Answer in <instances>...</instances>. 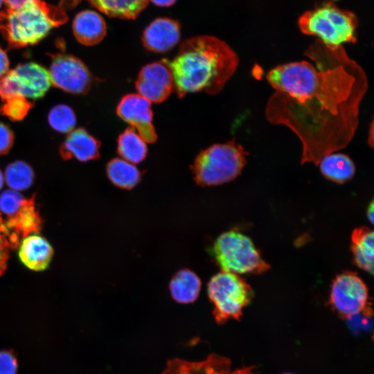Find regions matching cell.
Listing matches in <instances>:
<instances>
[{"instance_id":"cell-20","label":"cell","mask_w":374,"mask_h":374,"mask_svg":"<svg viewBox=\"0 0 374 374\" xmlns=\"http://www.w3.org/2000/svg\"><path fill=\"white\" fill-rule=\"evenodd\" d=\"M373 231L367 227H359L353 231L351 249L357 265L373 274Z\"/></svg>"},{"instance_id":"cell-15","label":"cell","mask_w":374,"mask_h":374,"mask_svg":"<svg viewBox=\"0 0 374 374\" xmlns=\"http://www.w3.org/2000/svg\"><path fill=\"white\" fill-rule=\"evenodd\" d=\"M100 142L85 129L80 127L68 133L60 148V154L64 159L75 158L82 162L99 157Z\"/></svg>"},{"instance_id":"cell-26","label":"cell","mask_w":374,"mask_h":374,"mask_svg":"<svg viewBox=\"0 0 374 374\" xmlns=\"http://www.w3.org/2000/svg\"><path fill=\"white\" fill-rule=\"evenodd\" d=\"M1 101L0 114L14 121L24 119L33 106V102L19 96L8 98Z\"/></svg>"},{"instance_id":"cell-30","label":"cell","mask_w":374,"mask_h":374,"mask_svg":"<svg viewBox=\"0 0 374 374\" xmlns=\"http://www.w3.org/2000/svg\"><path fill=\"white\" fill-rule=\"evenodd\" d=\"M10 61L6 52L0 48V78L6 75L9 69Z\"/></svg>"},{"instance_id":"cell-32","label":"cell","mask_w":374,"mask_h":374,"mask_svg":"<svg viewBox=\"0 0 374 374\" xmlns=\"http://www.w3.org/2000/svg\"><path fill=\"white\" fill-rule=\"evenodd\" d=\"M153 3L161 7H168L174 4L177 0H149Z\"/></svg>"},{"instance_id":"cell-33","label":"cell","mask_w":374,"mask_h":374,"mask_svg":"<svg viewBox=\"0 0 374 374\" xmlns=\"http://www.w3.org/2000/svg\"><path fill=\"white\" fill-rule=\"evenodd\" d=\"M29 0H4L7 8H17Z\"/></svg>"},{"instance_id":"cell-13","label":"cell","mask_w":374,"mask_h":374,"mask_svg":"<svg viewBox=\"0 0 374 374\" xmlns=\"http://www.w3.org/2000/svg\"><path fill=\"white\" fill-rule=\"evenodd\" d=\"M119 118L133 127L147 143L157 140L151 103L138 93L124 96L116 107Z\"/></svg>"},{"instance_id":"cell-6","label":"cell","mask_w":374,"mask_h":374,"mask_svg":"<svg viewBox=\"0 0 374 374\" xmlns=\"http://www.w3.org/2000/svg\"><path fill=\"white\" fill-rule=\"evenodd\" d=\"M212 253L222 271L233 274H259L269 269L252 241L242 233L230 231L215 241Z\"/></svg>"},{"instance_id":"cell-37","label":"cell","mask_w":374,"mask_h":374,"mask_svg":"<svg viewBox=\"0 0 374 374\" xmlns=\"http://www.w3.org/2000/svg\"><path fill=\"white\" fill-rule=\"evenodd\" d=\"M3 175L0 168V190L1 189L3 184Z\"/></svg>"},{"instance_id":"cell-29","label":"cell","mask_w":374,"mask_h":374,"mask_svg":"<svg viewBox=\"0 0 374 374\" xmlns=\"http://www.w3.org/2000/svg\"><path fill=\"white\" fill-rule=\"evenodd\" d=\"M17 362L9 351H0V374H17Z\"/></svg>"},{"instance_id":"cell-22","label":"cell","mask_w":374,"mask_h":374,"mask_svg":"<svg viewBox=\"0 0 374 374\" xmlns=\"http://www.w3.org/2000/svg\"><path fill=\"white\" fill-rule=\"evenodd\" d=\"M147 143L132 127L126 128L117 141V152L121 159L133 164L143 161L148 154Z\"/></svg>"},{"instance_id":"cell-2","label":"cell","mask_w":374,"mask_h":374,"mask_svg":"<svg viewBox=\"0 0 374 374\" xmlns=\"http://www.w3.org/2000/svg\"><path fill=\"white\" fill-rule=\"evenodd\" d=\"M174 90L179 98L188 93H219L239 64L236 53L223 40L199 35L184 41L172 60L166 59Z\"/></svg>"},{"instance_id":"cell-17","label":"cell","mask_w":374,"mask_h":374,"mask_svg":"<svg viewBox=\"0 0 374 374\" xmlns=\"http://www.w3.org/2000/svg\"><path fill=\"white\" fill-rule=\"evenodd\" d=\"M72 28L75 39L84 46L98 44L107 33V26L103 17L91 10L78 13L73 19Z\"/></svg>"},{"instance_id":"cell-19","label":"cell","mask_w":374,"mask_h":374,"mask_svg":"<svg viewBox=\"0 0 374 374\" xmlns=\"http://www.w3.org/2000/svg\"><path fill=\"white\" fill-rule=\"evenodd\" d=\"M318 165L325 177L339 184L350 180L355 172L352 159L341 153H330L323 157Z\"/></svg>"},{"instance_id":"cell-34","label":"cell","mask_w":374,"mask_h":374,"mask_svg":"<svg viewBox=\"0 0 374 374\" xmlns=\"http://www.w3.org/2000/svg\"><path fill=\"white\" fill-rule=\"evenodd\" d=\"M373 209H374L373 202H371L370 205L368 206V211H367L368 218L369 219L371 223L373 222V215H374Z\"/></svg>"},{"instance_id":"cell-23","label":"cell","mask_w":374,"mask_h":374,"mask_svg":"<svg viewBox=\"0 0 374 374\" xmlns=\"http://www.w3.org/2000/svg\"><path fill=\"white\" fill-rule=\"evenodd\" d=\"M106 172L111 182L121 188L131 189L141 180V173L134 164L121 158H114L107 164Z\"/></svg>"},{"instance_id":"cell-18","label":"cell","mask_w":374,"mask_h":374,"mask_svg":"<svg viewBox=\"0 0 374 374\" xmlns=\"http://www.w3.org/2000/svg\"><path fill=\"white\" fill-rule=\"evenodd\" d=\"M170 291L173 299L180 303H193L197 299L201 281L193 271L184 269L179 271L171 279Z\"/></svg>"},{"instance_id":"cell-31","label":"cell","mask_w":374,"mask_h":374,"mask_svg":"<svg viewBox=\"0 0 374 374\" xmlns=\"http://www.w3.org/2000/svg\"><path fill=\"white\" fill-rule=\"evenodd\" d=\"M80 0H60L59 6L65 10V9H72L75 7Z\"/></svg>"},{"instance_id":"cell-38","label":"cell","mask_w":374,"mask_h":374,"mask_svg":"<svg viewBox=\"0 0 374 374\" xmlns=\"http://www.w3.org/2000/svg\"><path fill=\"white\" fill-rule=\"evenodd\" d=\"M3 2H4V0H0V7L1 6Z\"/></svg>"},{"instance_id":"cell-8","label":"cell","mask_w":374,"mask_h":374,"mask_svg":"<svg viewBox=\"0 0 374 374\" xmlns=\"http://www.w3.org/2000/svg\"><path fill=\"white\" fill-rule=\"evenodd\" d=\"M51 85L45 67L33 62L19 64L0 78V99L19 96L30 101L37 100L46 93Z\"/></svg>"},{"instance_id":"cell-36","label":"cell","mask_w":374,"mask_h":374,"mask_svg":"<svg viewBox=\"0 0 374 374\" xmlns=\"http://www.w3.org/2000/svg\"><path fill=\"white\" fill-rule=\"evenodd\" d=\"M373 122L371 123V128H370V135H369V138H368V143L370 144V145L371 147H373Z\"/></svg>"},{"instance_id":"cell-12","label":"cell","mask_w":374,"mask_h":374,"mask_svg":"<svg viewBox=\"0 0 374 374\" xmlns=\"http://www.w3.org/2000/svg\"><path fill=\"white\" fill-rule=\"evenodd\" d=\"M138 94L150 103L165 101L174 90V82L166 59L143 66L135 82Z\"/></svg>"},{"instance_id":"cell-24","label":"cell","mask_w":374,"mask_h":374,"mask_svg":"<svg viewBox=\"0 0 374 374\" xmlns=\"http://www.w3.org/2000/svg\"><path fill=\"white\" fill-rule=\"evenodd\" d=\"M3 181L11 190L23 191L30 188L34 181L35 173L26 162L17 160L5 168Z\"/></svg>"},{"instance_id":"cell-10","label":"cell","mask_w":374,"mask_h":374,"mask_svg":"<svg viewBox=\"0 0 374 374\" xmlns=\"http://www.w3.org/2000/svg\"><path fill=\"white\" fill-rule=\"evenodd\" d=\"M368 290L362 279L353 272L338 275L334 280L330 302L344 318H350L368 309Z\"/></svg>"},{"instance_id":"cell-16","label":"cell","mask_w":374,"mask_h":374,"mask_svg":"<svg viewBox=\"0 0 374 374\" xmlns=\"http://www.w3.org/2000/svg\"><path fill=\"white\" fill-rule=\"evenodd\" d=\"M53 255V249L50 243L36 233L27 235L19 243V258L31 270L38 271L46 269Z\"/></svg>"},{"instance_id":"cell-5","label":"cell","mask_w":374,"mask_h":374,"mask_svg":"<svg viewBox=\"0 0 374 374\" xmlns=\"http://www.w3.org/2000/svg\"><path fill=\"white\" fill-rule=\"evenodd\" d=\"M248 154L234 140L217 143L201 151L191 170L196 183L200 186H216L236 178L247 163Z\"/></svg>"},{"instance_id":"cell-35","label":"cell","mask_w":374,"mask_h":374,"mask_svg":"<svg viewBox=\"0 0 374 374\" xmlns=\"http://www.w3.org/2000/svg\"><path fill=\"white\" fill-rule=\"evenodd\" d=\"M229 374H253L251 371V368H244L240 369L233 372L230 373Z\"/></svg>"},{"instance_id":"cell-11","label":"cell","mask_w":374,"mask_h":374,"mask_svg":"<svg viewBox=\"0 0 374 374\" xmlns=\"http://www.w3.org/2000/svg\"><path fill=\"white\" fill-rule=\"evenodd\" d=\"M48 73L51 84L72 94H85L91 86L92 76L79 58L69 54L53 56Z\"/></svg>"},{"instance_id":"cell-1","label":"cell","mask_w":374,"mask_h":374,"mask_svg":"<svg viewBox=\"0 0 374 374\" xmlns=\"http://www.w3.org/2000/svg\"><path fill=\"white\" fill-rule=\"evenodd\" d=\"M305 55L312 63L290 62L268 72L267 80L276 91L267 103L265 116L299 137L301 164L318 165L353 138L368 82L364 70L342 46L317 39Z\"/></svg>"},{"instance_id":"cell-27","label":"cell","mask_w":374,"mask_h":374,"mask_svg":"<svg viewBox=\"0 0 374 374\" xmlns=\"http://www.w3.org/2000/svg\"><path fill=\"white\" fill-rule=\"evenodd\" d=\"M20 241L7 227L0 213V276L7 267L10 249H16Z\"/></svg>"},{"instance_id":"cell-25","label":"cell","mask_w":374,"mask_h":374,"mask_svg":"<svg viewBox=\"0 0 374 374\" xmlns=\"http://www.w3.org/2000/svg\"><path fill=\"white\" fill-rule=\"evenodd\" d=\"M48 123L56 132L69 133L76 124V116L73 110L68 105L59 104L49 111Z\"/></svg>"},{"instance_id":"cell-3","label":"cell","mask_w":374,"mask_h":374,"mask_svg":"<svg viewBox=\"0 0 374 374\" xmlns=\"http://www.w3.org/2000/svg\"><path fill=\"white\" fill-rule=\"evenodd\" d=\"M67 19L65 10L59 6L29 0L0 12V32L10 48H21L38 43Z\"/></svg>"},{"instance_id":"cell-39","label":"cell","mask_w":374,"mask_h":374,"mask_svg":"<svg viewBox=\"0 0 374 374\" xmlns=\"http://www.w3.org/2000/svg\"><path fill=\"white\" fill-rule=\"evenodd\" d=\"M285 374H292V373H285Z\"/></svg>"},{"instance_id":"cell-7","label":"cell","mask_w":374,"mask_h":374,"mask_svg":"<svg viewBox=\"0 0 374 374\" xmlns=\"http://www.w3.org/2000/svg\"><path fill=\"white\" fill-rule=\"evenodd\" d=\"M207 292L214 318L220 324L240 319L253 296L251 287L238 275L223 271L211 278Z\"/></svg>"},{"instance_id":"cell-9","label":"cell","mask_w":374,"mask_h":374,"mask_svg":"<svg viewBox=\"0 0 374 374\" xmlns=\"http://www.w3.org/2000/svg\"><path fill=\"white\" fill-rule=\"evenodd\" d=\"M34 199V196L26 199L11 189L0 194V211L6 217L5 224L20 242L30 233H39L42 227Z\"/></svg>"},{"instance_id":"cell-4","label":"cell","mask_w":374,"mask_h":374,"mask_svg":"<svg viewBox=\"0 0 374 374\" xmlns=\"http://www.w3.org/2000/svg\"><path fill=\"white\" fill-rule=\"evenodd\" d=\"M357 24L353 12L341 9L330 1L307 10L299 19L303 33L317 36L324 44L332 46L355 42Z\"/></svg>"},{"instance_id":"cell-14","label":"cell","mask_w":374,"mask_h":374,"mask_svg":"<svg viewBox=\"0 0 374 374\" xmlns=\"http://www.w3.org/2000/svg\"><path fill=\"white\" fill-rule=\"evenodd\" d=\"M181 29L178 21L167 17L152 21L142 34V44L149 51L164 53L179 42Z\"/></svg>"},{"instance_id":"cell-28","label":"cell","mask_w":374,"mask_h":374,"mask_svg":"<svg viewBox=\"0 0 374 374\" xmlns=\"http://www.w3.org/2000/svg\"><path fill=\"white\" fill-rule=\"evenodd\" d=\"M14 134L5 123L0 122V156L8 153L14 143Z\"/></svg>"},{"instance_id":"cell-21","label":"cell","mask_w":374,"mask_h":374,"mask_svg":"<svg viewBox=\"0 0 374 374\" xmlns=\"http://www.w3.org/2000/svg\"><path fill=\"white\" fill-rule=\"evenodd\" d=\"M93 7L111 17L135 19L149 0H87Z\"/></svg>"}]
</instances>
